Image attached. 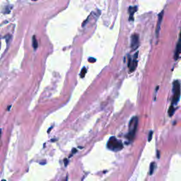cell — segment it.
<instances>
[{
	"instance_id": "obj_1",
	"label": "cell",
	"mask_w": 181,
	"mask_h": 181,
	"mask_svg": "<svg viewBox=\"0 0 181 181\" xmlns=\"http://www.w3.org/2000/svg\"><path fill=\"white\" fill-rule=\"evenodd\" d=\"M173 96L172 99L171 105H176L180 100V84L179 81H175L173 84Z\"/></svg>"
},
{
	"instance_id": "obj_2",
	"label": "cell",
	"mask_w": 181,
	"mask_h": 181,
	"mask_svg": "<svg viewBox=\"0 0 181 181\" xmlns=\"http://www.w3.org/2000/svg\"><path fill=\"white\" fill-rule=\"evenodd\" d=\"M107 147L110 150L114 151V152H117V151L121 150L123 148V145L119 140H117V139L114 137H112L109 139Z\"/></svg>"
},
{
	"instance_id": "obj_3",
	"label": "cell",
	"mask_w": 181,
	"mask_h": 181,
	"mask_svg": "<svg viewBox=\"0 0 181 181\" xmlns=\"http://www.w3.org/2000/svg\"><path fill=\"white\" fill-rule=\"evenodd\" d=\"M138 125V118L137 117H133L129 122V133L127 134V137L129 140H132L134 138L135 133Z\"/></svg>"
},
{
	"instance_id": "obj_4",
	"label": "cell",
	"mask_w": 181,
	"mask_h": 181,
	"mask_svg": "<svg viewBox=\"0 0 181 181\" xmlns=\"http://www.w3.org/2000/svg\"><path fill=\"white\" fill-rule=\"evenodd\" d=\"M137 56H138V52H137L134 54V59H131L129 58V63H128V65H129V70H130L131 72H133L134 71L135 69L137 68Z\"/></svg>"
},
{
	"instance_id": "obj_5",
	"label": "cell",
	"mask_w": 181,
	"mask_h": 181,
	"mask_svg": "<svg viewBox=\"0 0 181 181\" xmlns=\"http://www.w3.org/2000/svg\"><path fill=\"white\" fill-rule=\"evenodd\" d=\"M139 46V35L135 33L132 36L131 38V47L132 50H135Z\"/></svg>"
},
{
	"instance_id": "obj_6",
	"label": "cell",
	"mask_w": 181,
	"mask_h": 181,
	"mask_svg": "<svg viewBox=\"0 0 181 181\" xmlns=\"http://www.w3.org/2000/svg\"><path fill=\"white\" fill-rule=\"evenodd\" d=\"M163 13H164V11H162L159 14V18H158V22H157V25H156V38H159V32H160V29H161V22H162L163 17Z\"/></svg>"
},
{
	"instance_id": "obj_7",
	"label": "cell",
	"mask_w": 181,
	"mask_h": 181,
	"mask_svg": "<svg viewBox=\"0 0 181 181\" xmlns=\"http://www.w3.org/2000/svg\"><path fill=\"white\" fill-rule=\"evenodd\" d=\"M180 54H181V31L180 33V38H179L178 42H177L176 50H175V59H177Z\"/></svg>"
},
{
	"instance_id": "obj_8",
	"label": "cell",
	"mask_w": 181,
	"mask_h": 181,
	"mask_svg": "<svg viewBox=\"0 0 181 181\" xmlns=\"http://www.w3.org/2000/svg\"><path fill=\"white\" fill-rule=\"evenodd\" d=\"M137 10V6H130L129 8V21L134 20V14Z\"/></svg>"
},
{
	"instance_id": "obj_9",
	"label": "cell",
	"mask_w": 181,
	"mask_h": 181,
	"mask_svg": "<svg viewBox=\"0 0 181 181\" xmlns=\"http://www.w3.org/2000/svg\"><path fill=\"white\" fill-rule=\"evenodd\" d=\"M156 167V164L155 162H152V163H151L150 168H149V169H150L149 170V174H150V175H152V174L154 173Z\"/></svg>"
},
{
	"instance_id": "obj_10",
	"label": "cell",
	"mask_w": 181,
	"mask_h": 181,
	"mask_svg": "<svg viewBox=\"0 0 181 181\" xmlns=\"http://www.w3.org/2000/svg\"><path fill=\"white\" fill-rule=\"evenodd\" d=\"M38 41H37L36 36H33V48H34V50H36V49L38 48Z\"/></svg>"
},
{
	"instance_id": "obj_11",
	"label": "cell",
	"mask_w": 181,
	"mask_h": 181,
	"mask_svg": "<svg viewBox=\"0 0 181 181\" xmlns=\"http://www.w3.org/2000/svg\"><path fill=\"white\" fill-rule=\"evenodd\" d=\"M175 108H174L173 105H170L169 109H168V115H169L170 117L173 116L174 112H175Z\"/></svg>"
},
{
	"instance_id": "obj_12",
	"label": "cell",
	"mask_w": 181,
	"mask_h": 181,
	"mask_svg": "<svg viewBox=\"0 0 181 181\" xmlns=\"http://www.w3.org/2000/svg\"><path fill=\"white\" fill-rule=\"evenodd\" d=\"M86 74H87V68L84 67L83 69H82V72H81V73H80V77H82V78H84V77H85Z\"/></svg>"
},
{
	"instance_id": "obj_13",
	"label": "cell",
	"mask_w": 181,
	"mask_h": 181,
	"mask_svg": "<svg viewBox=\"0 0 181 181\" xmlns=\"http://www.w3.org/2000/svg\"><path fill=\"white\" fill-rule=\"evenodd\" d=\"M152 135H153V132H152V131H151L150 132H149V139H148V141H149V142H150L151 140H152Z\"/></svg>"
},
{
	"instance_id": "obj_14",
	"label": "cell",
	"mask_w": 181,
	"mask_h": 181,
	"mask_svg": "<svg viewBox=\"0 0 181 181\" xmlns=\"http://www.w3.org/2000/svg\"><path fill=\"white\" fill-rule=\"evenodd\" d=\"M64 165H65V166H67V164H68V163H69V161H68V159H64Z\"/></svg>"
},
{
	"instance_id": "obj_15",
	"label": "cell",
	"mask_w": 181,
	"mask_h": 181,
	"mask_svg": "<svg viewBox=\"0 0 181 181\" xmlns=\"http://www.w3.org/2000/svg\"><path fill=\"white\" fill-rule=\"evenodd\" d=\"M89 61L90 62H96V59H95L94 58H89Z\"/></svg>"
},
{
	"instance_id": "obj_16",
	"label": "cell",
	"mask_w": 181,
	"mask_h": 181,
	"mask_svg": "<svg viewBox=\"0 0 181 181\" xmlns=\"http://www.w3.org/2000/svg\"><path fill=\"white\" fill-rule=\"evenodd\" d=\"M157 157L159 159V157H160V152H159V151H158V152H157Z\"/></svg>"
},
{
	"instance_id": "obj_17",
	"label": "cell",
	"mask_w": 181,
	"mask_h": 181,
	"mask_svg": "<svg viewBox=\"0 0 181 181\" xmlns=\"http://www.w3.org/2000/svg\"><path fill=\"white\" fill-rule=\"evenodd\" d=\"M64 181H68V176H67V177H66L65 180H64Z\"/></svg>"
},
{
	"instance_id": "obj_18",
	"label": "cell",
	"mask_w": 181,
	"mask_h": 181,
	"mask_svg": "<svg viewBox=\"0 0 181 181\" xmlns=\"http://www.w3.org/2000/svg\"><path fill=\"white\" fill-rule=\"evenodd\" d=\"M2 181H6L5 180H2Z\"/></svg>"
},
{
	"instance_id": "obj_19",
	"label": "cell",
	"mask_w": 181,
	"mask_h": 181,
	"mask_svg": "<svg viewBox=\"0 0 181 181\" xmlns=\"http://www.w3.org/2000/svg\"><path fill=\"white\" fill-rule=\"evenodd\" d=\"M34 1H36V0H34Z\"/></svg>"
}]
</instances>
